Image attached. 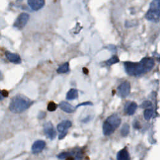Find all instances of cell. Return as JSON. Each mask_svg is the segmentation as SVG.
<instances>
[{
  "label": "cell",
  "mask_w": 160,
  "mask_h": 160,
  "mask_svg": "<svg viewBox=\"0 0 160 160\" xmlns=\"http://www.w3.org/2000/svg\"><path fill=\"white\" fill-rule=\"evenodd\" d=\"M114 130H115L109 123H108L106 121L104 122L103 125V131L104 135L110 136L113 133Z\"/></svg>",
  "instance_id": "14"
},
{
  "label": "cell",
  "mask_w": 160,
  "mask_h": 160,
  "mask_svg": "<svg viewBox=\"0 0 160 160\" xmlns=\"http://www.w3.org/2000/svg\"><path fill=\"white\" fill-rule=\"evenodd\" d=\"M59 106L63 111L68 113H71L75 111L74 107H73L71 104L66 101H61Z\"/></svg>",
  "instance_id": "13"
},
{
  "label": "cell",
  "mask_w": 160,
  "mask_h": 160,
  "mask_svg": "<svg viewBox=\"0 0 160 160\" xmlns=\"http://www.w3.org/2000/svg\"><path fill=\"white\" fill-rule=\"evenodd\" d=\"M160 13V0H153L150 6V9L145 15L148 21L153 23H158L159 20Z\"/></svg>",
  "instance_id": "3"
},
{
  "label": "cell",
  "mask_w": 160,
  "mask_h": 160,
  "mask_svg": "<svg viewBox=\"0 0 160 160\" xmlns=\"http://www.w3.org/2000/svg\"><path fill=\"white\" fill-rule=\"evenodd\" d=\"M131 85L128 81L122 83L118 88V95L122 98H126L130 93Z\"/></svg>",
  "instance_id": "5"
},
{
  "label": "cell",
  "mask_w": 160,
  "mask_h": 160,
  "mask_svg": "<svg viewBox=\"0 0 160 160\" xmlns=\"http://www.w3.org/2000/svg\"><path fill=\"white\" fill-rule=\"evenodd\" d=\"M93 106V103L91 102H90V101L84 102V103H82L81 104H79L77 106V108H78V107H80V106Z\"/></svg>",
  "instance_id": "25"
},
{
  "label": "cell",
  "mask_w": 160,
  "mask_h": 160,
  "mask_svg": "<svg viewBox=\"0 0 160 160\" xmlns=\"http://www.w3.org/2000/svg\"><path fill=\"white\" fill-rule=\"evenodd\" d=\"M73 155L74 153L72 152H62L60 153L57 156L59 159H66L72 156Z\"/></svg>",
  "instance_id": "21"
},
{
  "label": "cell",
  "mask_w": 160,
  "mask_h": 160,
  "mask_svg": "<svg viewBox=\"0 0 160 160\" xmlns=\"http://www.w3.org/2000/svg\"><path fill=\"white\" fill-rule=\"evenodd\" d=\"M154 111L152 109H147L144 111V118L146 120H150L153 115Z\"/></svg>",
  "instance_id": "20"
},
{
  "label": "cell",
  "mask_w": 160,
  "mask_h": 160,
  "mask_svg": "<svg viewBox=\"0 0 160 160\" xmlns=\"http://www.w3.org/2000/svg\"><path fill=\"white\" fill-rule=\"evenodd\" d=\"M33 103L23 95H16L14 97L9 104V110L14 113H21L28 109Z\"/></svg>",
  "instance_id": "2"
},
{
  "label": "cell",
  "mask_w": 160,
  "mask_h": 160,
  "mask_svg": "<svg viewBox=\"0 0 160 160\" xmlns=\"http://www.w3.org/2000/svg\"><path fill=\"white\" fill-rule=\"evenodd\" d=\"M117 159L118 160H128L130 159L129 153L126 149H123L117 154Z\"/></svg>",
  "instance_id": "15"
},
{
  "label": "cell",
  "mask_w": 160,
  "mask_h": 160,
  "mask_svg": "<svg viewBox=\"0 0 160 160\" xmlns=\"http://www.w3.org/2000/svg\"><path fill=\"white\" fill-rule=\"evenodd\" d=\"M0 77H1V72H0Z\"/></svg>",
  "instance_id": "30"
},
{
  "label": "cell",
  "mask_w": 160,
  "mask_h": 160,
  "mask_svg": "<svg viewBox=\"0 0 160 160\" xmlns=\"http://www.w3.org/2000/svg\"><path fill=\"white\" fill-rule=\"evenodd\" d=\"M106 121L109 123L114 130H116V128H118L119 126L120 125L121 120L118 115L114 114L109 116L108 118L106 119Z\"/></svg>",
  "instance_id": "7"
},
{
  "label": "cell",
  "mask_w": 160,
  "mask_h": 160,
  "mask_svg": "<svg viewBox=\"0 0 160 160\" xmlns=\"http://www.w3.org/2000/svg\"><path fill=\"white\" fill-rule=\"evenodd\" d=\"M58 108V105L57 104H56L55 102L53 101H51L50 103H49L48 105V110L49 111H55Z\"/></svg>",
  "instance_id": "22"
},
{
  "label": "cell",
  "mask_w": 160,
  "mask_h": 160,
  "mask_svg": "<svg viewBox=\"0 0 160 160\" xmlns=\"http://www.w3.org/2000/svg\"><path fill=\"white\" fill-rule=\"evenodd\" d=\"M152 106V103L150 101H145L141 104V108H146L148 107H150V106Z\"/></svg>",
  "instance_id": "23"
},
{
  "label": "cell",
  "mask_w": 160,
  "mask_h": 160,
  "mask_svg": "<svg viewBox=\"0 0 160 160\" xmlns=\"http://www.w3.org/2000/svg\"><path fill=\"white\" fill-rule=\"evenodd\" d=\"M66 134H67V133H61V134H60L59 137H58L59 140H62V139H63V138L66 136Z\"/></svg>",
  "instance_id": "28"
},
{
  "label": "cell",
  "mask_w": 160,
  "mask_h": 160,
  "mask_svg": "<svg viewBox=\"0 0 160 160\" xmlns=\"http://www.w3.org/2000/svg\"><path fill=\"white\" fill-rule=\"evenodd\" d=\"M8 96V93L6 91H1L0 90V101H2L5 97Z\"/></svg>",
  "instance_id": "24"
},
{
  "label": "cell",
  "mask_w": 160,
  "mask_h": 160,
  "mask_svg": "<svg viewBox=\"0 0 160 160\" xmlns=\"http://www.w3.org/2000/svg\"><path fill=\"white\" fill-rule=\"evenodd\" d=\"M138 105L135 102H129L124 106V111L128 115H133L135 113Z\"/></svg>",
  "instance_id": "12"
},
{
  "label": "cell",
  "mask_w": 160,
  "mask_h": 160,
  "mask_svg": "<svg viewBox=\"0 0 160 160\" xmlns=\"http://www.w3.org/2000/svg\"><path fill=\"white\" fill-rule=\"evenodd\" d=\"M46 143L43 140H38L35 141L31 147V151L33 154H38L41 152L45 148Z\"/></svg>",
  "instance_id": "9"
},
{
  "label": "cell",
  "mask_w": 160,
  "mask_h": 160,
  "mask_svg": "<svg viewBox=\"0 0 160 160\" xmlns=\"http://www.w3.org/2000/svg\"><path fill=\"white\" fill-rule=\"evenodd\" d=\"M129 133H130V125L128 123H126L123 126L121 130V134L122 135V136L125 137L128 135Z\"/></svg>",
  "instance_id": "19"
},
{
  "label": "cell",
  "mask_w": 160,
  "mask_h": 160,
  "mask_svg": "<svg viewBox=\"0 0 160 160\" xmlns=\"http://www.w3.org/2000/svg\"><path fill=\"white\" fill-rule=\"evenodd\" d=\"M78 96V90L74 88H72L66 94V99L68 100H73L77 98Z\"/></svg>",
  "instance_id": "16"
},
{
  "label": "cell",
  "mask_w": 160,
  "mask_h": 160,
  "mask_svg": "<svg viewBox=\"0 0 160 160\" xmlns=\"http://www.w3.org/2000/svg\"><path fill=\"white\" fill-rule=\"evenodd\" d=\"M5 55L6 58L11 63H13L14 64H20L21 63V59L19 55L18 54H16V53H13L9 51H6Z\"/></svg>",
  "instance_id": "10"
},
{
  "label": "cell",
  "mask_w": 160,
  "mask_h": 160,
  "mask_svg": "<svg viewBox=\"0 0 160 160\" xmlns=\"http://www.w3.org/2000/svg\"><path fill=\"white\" fill-rule=\"evenodd\" d=\"M119 61H120L119 58L117 56H116V55H114L111 58H110L109 60H108L107 61H106V65H107V66H110L114 65V64H116L117 63H118Z\"/></svg>",
  "instance_id": "18"
},
{
  "label": "cell",
  "mask_w": 160,
  "mask_h": 160,
  "mask_svg": "<svg viewBox=\"0 0 160 160\" xmlns=\"http://www.w3.org/2000/svg\"><path fill=\"white\" fill-rule=\"evenodd\" d=\"M45 116H46V113L45 112L41 111V112H39V113L38 114V118L40 119V120L41 119H43V118H45Z\"/></svg>",
  "instance_id": "27"
},
{
  "label": "cell",
  "mask_w": 160,
  "mask_h": 160,
  "mask_svg": "<svg viewBox=\"0 0 160 160\" xmlns=\"http://www.w3.org/2000/svg\"><path fill=\"white\" fill-rule=\"evenodd\" d=\"M72 123L69 120H65L58 124L57 129L60 133H68V130L71 126Z\"/></svg>",
  "instance_id": "11"
},
{
  "label": "cell",
  "mask_w": 160,
  "mask_h": 160,
  "mask_svg": "<svg viewBox=\"0 0 160 160\" xmlns=\"http://www.w3.org/2000/svg\"><path fill=\"white\" fill-rule=\"evenodd\" d=\"M83 73H84L85 74H88V73H89V70H88L87 68H83Z\"/></svg>",
  "instance_id": "29"
},
{
  "label": "cell",
  "mask_w": 160,
  "mask_h": 160,
  "mask_svg": "<svg viewBox=\"0 0 160 160\" xmlns=\"http://www.w3.org/2000/svg\"><path fill=\"white\" fill-rule=\"evenodd\" d=\"M29 19V15L28 14L25 13H21L18 16V17L15 20V23L13 24V26L18 29H23L27 24Z\"/></svg>",
  "instance_id": "4"
},
{
  "label": "cell",
  "mask_w": 160,
  "mask_h": 160,
  "mask_svg": "<svg viewBox=\"0 0 160 160\" xmlns=\"http://www.w3.org/2000/svg\"><path fill=\"white\" fill-rule=\"evenodd\" d=\"M69 71H70V65L68 62L64 63L63 65L60 66L57 70V73L59 74L67 73Z\"/></svg>",
  "instance_id": "17"
},
{
  "label": "cell",
  "mask_w": 160,
  "mask_h": 160,
  "mask_svg": "<svg viewBox=\"0 0 160 160\" xmlns=\"http://www.w3.org/2000/svg\"><path fill=\"white\" fill-rule=\"evenodd\" d=\"M45 0H28L29 6L34 11H38L44 6Z\"/></svg>",
  "instance_id": "8"
},
{
  "label": "cell",
  "mask_w": 160,
  "mask_h": 160,
  "mask_svg": "<svg viewBox=\"0 0 160 160\" xmlns=\"http://www.w3.org/2000/svg\"><path fill=\"white\" fill-rule=\"evenodd\" d=\"M155 65L153 59L145 57L139 63H133L126 61L124 63L125 71L130 76H141L151 71Z\"/></svg>",
  "instance_id": "1"
},
{
  "label": "cell",
  "mask_w": 160,
  "mask_h": 160,
  "mask_svg": "<svg viewBox=\"0 0 160 160\" xmlns=\"http://www.w3.org/2000/svg\"><path fill=\"white\" fill-rule=\"evenodd\" d=\"M133 127H134V128L138 130V129H140V128H141V126H140V124L139 122H138V121H136V120H135V121L133 122Z\"/></svg>",
  "instance_id": "26"
},
{
  "label": "cell",
  "mask_w": 160,
  "mask_h": 160,
  "mask_svg": "<svg viewBox=\"0 0 160 160\" xmlns=\"http://www.w3.org/2000/svg\"><path fill=\"white\" fill-rule=\"evenodd\" d=\"M44 132L49 140H53L56 136V132L51 122H48L44 126Z\"/></svg>",
  "instance_id": "6"
}]
</instances>
